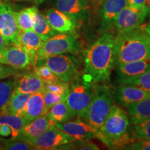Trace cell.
<instances>
[{
	"instance_id": "6da1fadb",
	"label": "cell",
	"mask_w": 150,
	"mask_h": 150,
	"mask_svg": "<svg viewBox=\"0 0 150 150\" xmlns=\"http://www.w3.org/2000/svg\"><path fill=\"white\" fill-rule=\"evenodd\" d=\"M84 64L86 80L97 83L109 79L116 65L114 36L111 33L105 32L86 50Z\"/></svg>"
},
{
	"instance_id": "7a4b0ae2",
	"label": "cell",
	"mask_w": 150,
	"mask_h": 150,
	"mask_svg": "<svg viewBox=\"0 0 150 150\" xmlns=\"http://www.w3.org/2000/svg\"><path fill=\"white\" fill-rule=\"evenodd\" d=\"M116 65L140 60H150V37L142 29L118 33L114 37Z\"/></svg>"
},
{
	"instance_id": "3957f363",
	"label": "cell",
	"mask_w": 150,
	"mask_h": 150,
	"mask_svg": "<svg viewBox=\"0 0 150 150\" xmlns=\"http://www.w3.org/2000/svg\"><path fill=\"white\" fill-rule=\"evenodd\" d=\"M128 115L117 105H112L107 117L98 130L96 138L110 147L117 140L128 134L129 127Z\"/></svg>"
},
{
	"instance_id": "277c9868",
	"label": "cell",
	"mask_w": 150,
	"mask_h": 150,
	"mask_svg": "<svg viewBox=\"0 0 150 150\" xmlns=\"http://www.w3.org/2000/svg\"><path fill=\"white\" fill-rule=\"evenodd\" d=\"M112 104L113 95L111 91L105 86H98L82 120L99 130Z\"/></svg>"
},
{
	"instance_id": "5b68a950",
	"label": "cell",
	"mask_w": 150,
	"mask_h": 150,
	"mask_svg": "<svg viewBox=\"0 0 150 150\" xmlns=\"http://www.w3.org/2000/svg\"><path fill=\"white\" fill-rule=\"evenodd\" d=\"M96 86L93 82L77 79L71 83L66 104L78 119H83L95 94Z\"/></svg>"
},
{
	"instance_id": "8992f818",
	"label": "cell",
	"mask_w": 150,
	"mask_h": 150,
	"mask_svg": "<svg viewBox=\"0 0 150 150\" xmlns=\"http://www.w3.org/2000/svg\"><path fill=\"white\" fill-rule=\"evenodd\" d=\"M79 49V42L74 33H58L43 41L38 52L36 64L49 56L67 53L76 54Z\"/></svg>"
},
{
	"instance_id": "52a82bcc",
	"label": "cell",
	"mask_w": 150,
	"mask_h": 150,
	"mask_svg": "<svg viewBox=\"0 0 150 150\" xmlns=\"http://www.w3.org/2000/svg\"><path fill=\"white\" fill-rule=\"evenodd\" d=\"M38 63V65H47L63 81L72 83L79 78V72L72 56L65 54L54 55L49 56Z\"/></svg>"
},
{
	"instance_id": "ba28073f",
	"label": "cell",
	"mask_w": 150,
	"mask_h": 150,
	"mask_svg": "<svg viewBox=\"0 0 150 150\" xmlns=\"http://www.w3.org/2000/svg\"><path fill=\"white\" fill-rule=\"evenodd\" d=\"M35 149H55L77 141L74 138L60 130L54 125L32 139L27 140Z\"/></svg>"
},
{
	"instance_id": "9c48e42d",
	"label": "cell",
	"mask_w": 150,
	"mask_h": 150,
	"mask_svg": "<svg viewBox=\"0 0 150 150\" xmlns=\"http://www.w3.org/2000/svg\"><path fill=\"white\" fill-rule=\"evenodd\" d=\"M148 15L147 6L137 9L127 5L121 10L115 20L114 27L118 33L126 32L140 27Z\"/></svg>"
},
{
	"instance_id": "30bf717a",
	"label": "cell",
	"mask_w": 150,
	"mask_h": 150,
	"mask_svg": "<svg viewBox=\"0 0 150 150\" xmlns=\"http://www.w3.org/2000/svg\"><path fill=\"white\" fill-rule=\"evenodd\" d=\"M19 30L16 11L9 4L0 3V35L9 45H15Z\"/></svg>"
},
{
	"instance_id": "8fae6325",
	"label": "cell",
	"mask_w": 150,
	"mask_h": 150,
	"mask_svg": "<svg viewBox=\"0 0 150 150\" xmlns=\"http://www.w3.org/2000/svg\"><path fill=\"white\" fill-rule=\"evenodd\" d=\"M0 63L16 70L28 68L32 65L29 54L20 47L14 45L0 50Z\"/></svg>"
},
{
	"instance_id": "7c38bea8",
	"label": "cell",
	"mask_w": 150,
	"mask_h": 150,
	"mask_svg": "<svg viewBox=\"0 0 150 150\" xmlns=\"http://www.w3.org/2000/svg\"><path fill=\"white\" fill-rule=\"evenodd\" d=\"M54 126L69 136L74 138L77 141L96 138L98 132V130L81 120L57 122Z\"/></svg>"
},
{
	"instance_id": "4fadbf2b",
	"label": "cell",
	"mask_w": 150,
	"mask_h": 150,
	"mask_svg": "<svg viewBox=\"0 0 150 150\" xmlns=\"http://www.w3.org/2000/svg\"><path fill=\"white\" fill-rule=\"evenodd\" d=\"M127 5L128 0H104L100 10L101 31H106L114 27L117 15Z\"/></svg>"
},
{
	"instance_id": "5bb4252c",
	"label": "cell",
	"mask_w": 150,
	"mask_h": 150,
	"mask_svg": "<svg viewBox=\"0 0 150 150\" xmlns=\"http://www.w3.org/2000/svg\"><path fill=\"white\" fill-rule=\"evenodd\" d=\"M55 6L76 22L87 18L91 11L88 0H55Z\"/></svg>"
},
{
	"instance_id": "9a60e30c",
	"label": "cell",
	"mask_w": 150,
	"mask_h": 150,
	"mask_svg": "<svg viewBox=\"0 0 150 150\" xmlns=\"http://www.w3.org/2000/svg\"><path fill=\"white\" fill-rule=\"evenodd\" d=\"M47 20L54 31L59 33H74L77 22L57 8L46 11Z\"/></svg>"
},
{
	"instance_id": "2e32d148",
	"label": "cell",
	"mask_w": 150,
	"mask_h": 150,
	"mask_svg": "<svg viewBox=\"0 0 150 150\" xmlns=\"http://www.w3.org/2000/svg\"><path fill=\"white\" fill-rule=\"evenodd\" d=\"M43 42L42 39L33 30L20 31L14 45L23 49L31 58L32 65L37 62V54Z\"/></svg>"
},
{
	"instance_id": "e0dca14e",
	"label": "cell",
	"mask_w": 150,
	"mask_h": 150,
	"mask_svg": "<svg viewBox=\"0 0 150 150\" xmlns=\"http://www.w3.org/2000/svg\"><path fill=\"white\" fill-rule=\"evenodd\" d=\"M150 93L136 86L121 84L115 91V97L123 107L134 104L149 96Z\"/></svg>"
},
{
	"instance_id": "ac0fdd59",
	"label": "cell",
	"mask_w": 150,
	"mask_h": 150,
	"mask_svg": "<svg viewBox=\"0 0 150 150\" xmlns=\"http://www.w3.org/2000/svg\"><path fill=\"white\" fill-rule=\"evenodd\" d=\"M55 125L49 119L46 114L29 122L23 127L18 139L29 140L32 139Z\"/></svg>"
},
{
	"instance_id": "d6986e66",
	"label": "cell",
	"mask_w": 150,
	"mask_h": 150,
	"mask_svg": "<svg viewBox=\"0 0 150 150\" xmlns=\"http://www.w3.org/2000/svg\"><path fill=\"white\" fill-rule=\"evenodd\" d=\"M45 91V83L34 72L24 74L16 81L13 93L32 94Z\"/></svg>"
},
{
	"instance_id": "ffe728a7",
	"label": "cell",
	"mask_w": 150,
	"mask_h": 150,
	"mask_svg": "<svg viewBox=\"0 0 150 150\" xmlns=\"http://www.w3.org/2000/svg\"><path fill=\"white\" fill-rule=\"evenodd\" d=\"M42 93L43 92H40L31 95L24 109L20 113V115L22 116L27 122L47 113Z\"/></svg>"
},
{
	"instance_id": "44dd1931",
	"label": "cell",
	"mask_w": 150,
	"mask_h": 150,
	"mask_svg": "<svg viewBox=\"0 0 150 150\" xmlns=\"http://www.w3.org/2000/svg\"><path fill=\"white\" fill-rule=\"evenodd\" d=\"M150 70V60H140L117 64L118 79L134 78Z\"/></svg>"
},
{
	"instance_id": "7402d4cb",
	"label": "cell",
	"mask_w": 150,
	"mask_h": 150,
	"mask_svg": "<svg viewBox=\"0 0 150 150\" xmlns=\"http://www.w3.org/2000/svg\"><path fill=\"white\" fill-rule=\"evenodd\" d=\"M126 111L131 125L150 117V95L139 102L127 106Z\"/></svg>"
},
{
	"instance_id": "603a6c76",
	"label": "cell",
	"mask_w": 150,
	"mask_h": 150,
	"mask_svg": "<svg viewBox=\"0 0 150 150\" xmlns=\"http://www.w3.org/2000/svg\"><path fill=\"white\" fill-rule=\"evenodd\" d=\"M47 115L54 124L64 122L76 117L74 112L70 109L65 102H61L54 105L48 110Z\"/></svg>"
},
{
	"instance_id": "cb8c5ba5",
	"label": "cell",
	"mask_w": 150,
	"mask_h": 150,
	"mask_svg": "<svg viewBox=\"0 0 150 150\" xmlns=\"http://www.w3.org/2000/svg\"><path fill=\"white\" fill-rule=\"evenodd\" d=\"M32 30L42 39L43 41L48 40L58 33L50 25L46 16L38 10L35 11L33 16Z\"/></svg>"
},
{
	"instance_id": "d4e9b609",
	"label": "cell",
	"mask_w": 150,
	"mask_h": 150,
	"mask_svg": "<svg viewBox=\"0 0 150 150\" xmlns=\"http://www.w3.org/2000/svg\"><path fill=\"white\" fill-rule=\"evenodd\" d=\"M27 121L20 115L2 113L0 115V125H6L11 127V140H18L23 127Z\"/></svg>"
},
{
	"instance_id": "484cf974",
	"label": "cell",
	"mask_w": 150,
	"mask_h": 150,
	"mask_svg": "<svg viewBox=\"0 0 150 150\" xmlns=\"http://www.w3.org/2000/svg\"><path fill=\"white\" fill-rule=\"evenodd\" d=\"M30 96L31 94L13 93L2 113L20 115Z\"/></svg>"
},
{
	"instance_id": "4316f807",
	"label": "cell",
	"mask_w": 150,
	"mask_h": 150,
	"mask_svg": "<svg viewBox=\"0 0 150 150\" xmlns=\"http://www.w3.org/2000/svg\"><path fill=\"white\" fill-rule=\"evenodd\" d=\"M38 8L35 6L29 7L16 12L17 25L20 31L32 30L33 16Z\"/></svg>"
},
{
	"instance_id": "83f0119b",
	"label": "cell",
	"mask_w": 150,
	"mask_h": 150,
	"mask_svg": "<svg viewBox=\"0 0 150 150\" xmlns=\"http://www.w3.org/2000/svg\"><path fill=\"white\" fill-rule=\"evenodd\" d=\"M129 134L134 141L150 140V117L132 125Z\"/></svg>"
},
{
	"instance_id": "f1b7e54d",
	"label": "cell",
	"mask_w": 150,
	"mask_h": 150,
	"mask_svg": "<svg viewBox=\"0 0 150 150\" xmlns=\"http://www.w3.org/2000/svg\"><path fill=\"white\" fill-rule=\"evenodd\" d=\"M16 83V81L13 77L0 81V115L12 95Z\"/></svg>"
},
{
	"instance_id": "f546056e",
	"label": "cell",
	"mask_w": 150,
	"mask_h": 150,
	"mask_svg": "<svg viewBox=\"0 0 150 150\" xmlns=\"http://www.w3.org/2000/svg\"><path fill=\"white\" fill-rule=\"evenodd\" d=\"M120 84L136 86L150 93V70L134 78L118 79Z\"/></svg>"
},
{
	"instance_id": "4dcf8cb0",
	"label": "cell",
	"mask_w": 150,
	"mask_h": 150,
	"mask_svg": "<svg viewBox=\"0 0 150 150\" xmlns=\"http://www.w3.org/2000/svg\"><path fill=\"white\" fill-rule=\"evenodd\" d=\"M0 142L3 144V149L7 150L34 149L31 144L24 140H4L0 138Z\"/></svg>"
},
{
	"instance_id": "1f68e13d",
	"label": "cell",
	"mask_w": 150,
	"mask_h": 150,
	"mask_svg": "<svg viewBox=\"0 0 150 150\" xmlns=\"http://www.w3.org/2000/svg\"><path fill=\"white\" fill-rule=\"evenodd\" d=\"M34 72L39 78L44 82L45 83H54L60 81L55 74L52 72L47 65L44 64H40L38 66L35 67Z\"/></svg>"
},
{
	"instance_id": "d6a6232c",
	"label": "cell",
	"mask_w": 150,
	"mask_h": 150,
	"mask_svg": "<svg viewBox=\"0 0 150 150\" xmlns=\"http://www.w3.org/2000/svg\"><path fill=\"white\" fill-rule=\"evenodd\" d=\"M42 95L47 112L54 105L61 102H65L67 97L65 95H60V94L54 93V92L45 91V90L43 91Z\"/></svg>"
},
{
	"instance_id": "836d02e7",
	"label": "cell",
	"mask_w": 150,
	"mask_h": 150,
	"mask_svg": "<svg viewBox=\"0 0 150 150\" xmlns=\"http://www.w3.org/2000/svg\"><path fill=\"white\" fill-rule=\"evenodd\" d=\"M45 90L67 97L70 91V86L69 83L60 80L54 83H45Z\"/></svg>"
},
{
	"instance_id": "e575fe53",
	"label": "cell",
	"mask_w": 150,
	"mask_h": 150,
	"mask_svg": "<svg viewBox=\"0 0 150 150\" xmlns=\"http://www.w3.org/2000/svg\"><path fill=\"white\" fill-rule=\"evenodd\" d=\"M125 149L150 150V140H135L127 146Z\"/></svg>"
},
{
	"instance_id": "d590c367",
	"label": "cell",
	"mask_w": 150,
	"mask_h": 150,
	"mask_svg": "<svg viewBox=\"0 0 150 150\" xmlns=\"http://www.w3.org/2000/svg\"><path fill=\"white\" fill-rule=\"evenodd\" d=\"M16 69L0 63V80L8 79L16 73Z\"/></svg>"
},
{
	"instance_id": "8d00e7d4",
	"label": "cell",
	"mask_w": 150,
	"mask_h": 150,
	"mask_svg": "<svg viewBox=\"0 0 150 150\" xmlns=\"http://www.w3.org/2000/svg\"><path fill=\"white\" fill-rule=\"evenodd\" d=\"M79 144L76 147L78 149H91L95 150L99 149V148L97 147L93 142H89V140H79Z\"/></svg>"
},
{
	"instance_id": "74e56055",
	"label": "cell",
	"mask_w": 150,
	"mask_h": 150,
	"mask_svg": "<svg viewBox=\"0 0 150 150\" xmlns=\"http://www.w3.org/2000/svg\"><path fill=\"white\" fill-rule=\"evenodd\" d=\"M147 0H128V5L137 9H141L146 6Z\"/></svg>"
},
{
	"instance_id": "f35d334b",
	"label": "cell",
	"mask_w": 150,
	"mask_h": 150,
	"mask_svg": "<svg viewBox=\"0 0 150 150\" xmlns=\"http://www.w3.org/2000/svg\"><path fill=\"white\" fill-rule=\"evenodd\" d=\"M12 131L11 127L6 125H0V136L1 137H8L11 136Z\"/></svg>"
},
{
	"instance_id": "ab89813d",
	"label": "cell",
	"mask_w": 150,
	"mask_h": 150,
	"mask_svg": "<svg viewBox=\"0 0 150 150\" xmlns=\"http://www.w3.org/2000/svg\"><path fill=\"white\" fill-rule=\"evenodd\" d=\"M8 45H9V44H8L6 41L4 39V38L0 35V50L6 47Z\"/></svg>"
},
{
	"instance_id": "60d3db41",
	"label": "cell",
	"mask_w": 150,
	"mask_h": 150,
	"mask_svg": "<svg viewBox=\"0 0 150 150\" xmlns=\"http://www.w3.org/2000/svg\"><path fill=\"white\" fill-rule=\"evenodd\" d=\"M142 27V29L145 31L146 33H147L148 35L150 37V23L147 24L146 26H140Z\"/></svg>"
},
{
	"instance_id": "b9f144b4",
	"label": "cell",
	"mask_w": 150,
	"mask_h": 150,
	"mask_svg": "<svg viewBox=\"0 0 150 150\" xmlns=\"http://www.w3.org/2000/svg\"><path fill=\"white\" fill-rule=\"evenodd\" d=\"M11 1H33L35 4H41L43 1H46V0H11Z\"/></svg>"
},
{
	"instance_id": "7bdbcfd3",
	"label": "cell",
	"mask_w": 150,
	"mask_h": 150,
	"mask_svg": "<svg viewBox=\"0 0 150 150\" xmlns=\"http://www.w3.org/2000/svg\"><path fill=\"white\" fill-rule=\"evenodd\" d=\"M146 6L147 8V11H148V15H149V20H150V0H147V4H146Z\"/></svg>"
},
{
	"instance_id": "ee69618b",
	"label": "cell",
	"mask_w": 150,
	"mask_h": 150,
	"mask_svg": "<svg viewBox=\"0 0 150 150\" xmlns=\"http://www.w3.org/2000/svg\"><path fill=\"white\" fill-rule=\"evenodd\" d=\"M92 1H93V2H94V3H96V4H97V3H101V2H103V1H104V0H91Z\"/></svg>"
},
{
	"instance_id": "f6af8a7d",
	"label": "cell",
	"mask_w": 150,
	"mask_h": 150,
	"mask_svg": "<svg viewBox=\"0 0 150 150\" xmlns=\"http://www.w3.org/2000/svg\"><path fill=\"white\" fill-rule=\"evenodd\" d=\"M1 149H3V146L1 145V142H0V150Z\"/></svg>"
}]
</instances>
